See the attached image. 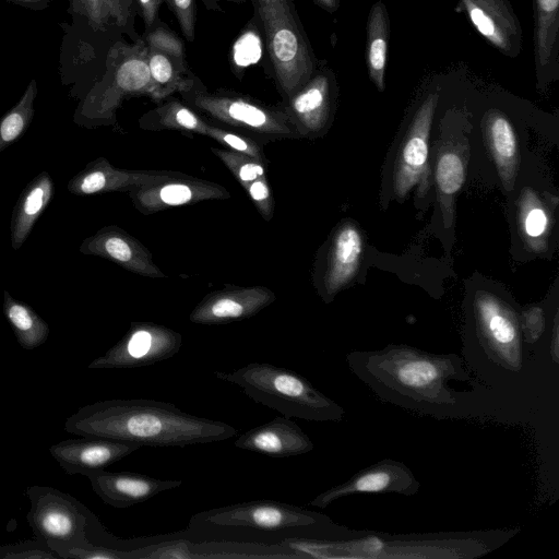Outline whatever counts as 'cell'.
<instances>
[{
    "mask_svg": "<svg viewBox=\"0 0 559 559\" xmlns=\"http://www.w3.org/2000/svg\"><path fill=\"white\" fill-rule=\"evenodd\" d=\"M350 371L381 401L439 419L464 411L466 400L449 382L471 381L456 354H431L404 344L346 355Z\"/></svg>",
    "mask_w": 559,
    "mask_h": 559,
    "instance_id": "obj_1",
    "label": "cell"
},
{
    "mask_svg": "<svg viewBox=\"0 0 559 559\" xmlns=\"http://www.w3.org/2000/svg\"><path fill=\"white\" fill-rule=\"evenodd\" d=\"M64 430L76 436L100 437L141 447H187L229 439L237 428L198 417L175 404L146 399L98 401L67 418Z\"/></svg>",
    "mask_w": 559,
    "mask_h": 559,
    "instance_id": "obj_2",
    "label": "cell"
},
{
    "mask_svg": "<svg viewBox=\"0 0 559 559\" xmlns=\"http://www.w3.org/2000/svg\"><path fill=\"white\" fill-rule=\"evenodd\" d=\"M347 531L325 514L259 499L199 512L191 516L186 530L166 535L193 542L285 547L289 539H333Z\"/></svg>",
    "mask_w": 559,
    "mask_h": 559,
    "instance_id": "obj_3",
    "label": "cell"
},
{
    "mask_svg": "<svg viewBox=\"0 0 559 559\" xmlns=\"http://www.w3.org/2000/svg\"><path fill=\"white\" fill-rule=\"evenodd\" d=\"M514 531L389 534L348 531L333 539H289L299 558L474 559L504 544Z\"/></svg>",
    "mask_w": 559,
    "mask_h": 559,
    "instance_id": "obj_4",
    "label": "cell"
},
{
    "mask_svg": "<svg viewBox=\"0 0 559 559\" xmlns=\"http://www.w3.org/2000/svg\"><path fill=\"white\" fill-rule=\"evenodd\" d=\"M214 376L240 386L255 403L277 411L284 417L313 421L343 420L344 408L319 391L308 379L285 367L251 362L231 372Z\"/></svg>",
    "mask_w": 559,
    "mask_h": 559,
    "instance_id": "obj_5",
    "label": "cell"
},
{
    "mask_svg": "<svg viewBox=\"0 0 559 559\" xmlns=\"http://www.w3.org/2000/svg\"><path fill=\"white\" fill-rule=\"evenodd\" d=\"M261 24L277 88L285 100L317 70L294 0H250Z\"/></svg>",
    "mask_w": 559,
    "mask_h": 559,
    "instance_id": "obj_6",
    "label": "cell"
},
{
    "mask_svg": "<svg viewBox=\"0 0 559 559\" xmlns=\"http://www.w3.org/2000/svg\"><path fill=\"white\" fill-rule=\"evenodd\" d=\"M179 93L190 108L221 123L270 139L298 134L283 106L272 107L225 90L210 92L193 72Z\"/></svg>",
    "mask_w": 559,
    "mask_h": 559,
    "instance_id": "obj_7",
    "label": "cell"
},
{
    "mask_svg": "<svg viewBox=\"0 0 559 559\" xmlns=\"http://www.w3.org/2000/svg\"><path fill=\"white\" fill-rule=\"evenodd\" d=\"M474 319L481 354L491 366L520 372L524 367V347L520 318L500 297L479 290L474 297Z\"/></svg>",
    "mask_w": 559,
    "mask_h": 559,
    "instance_id": "obj_8",
    "label": "cell"
},
{
    "mask_svg": "<svg viewBox=\"0 0 559 559\" xmlns=\"http://www.w3.org/2000/svg\"><path fill=\"white\" fill-rule=\"evenodd\" d=\"M31 508L26 520L35 538L51 544L74 543L86 538L93 513L73 496L49 486H28Z\"/></svg>",
    "mask_w": 559,
    "mask_h": 559,
    "instance_id": "obj_9",
    "label": "cell"
},
{
    "mask_svg": "<svg viewBox=\"0 0 559 559\" xmlns=\"http://www.w3.org/2000/svg\"><path fill=\"white\" fill-rule=\"evenodd\" d=\"M108 71L99 92L93 98L92 118L111 117L127 96L152 95L145 41L134 45L117 44L108 55Z\"/></svg>",
    "mask_w": 559,
    "mask_h": 559,
    "instance_id": "obj_10",
    "label": "cell"
},
{
    "mask_svg": "<svg viewBox=\"0 0 559 559\" xmlns=\"http://www.w3.org/2000/svg\"><path fill=\"white\" fill-rule=\"evenodd\" d=\"M181 345V334L171 329L152 322H132L123 337L87 368L145 367L171 358Z\"/></svg>",
    "mask_w": 559,
    "mask_h": 559,
    "instance_id": "obj_11",
    "label": "cell"
},
{
    "mask_svg": "<svg viewBox=\"0 0 559 559\" xmlns=\"http://www.w3.org/2000/svg\"><path fill=\"white\" fill-rule=\"evenodd\" d=\"M419 489V480L403 462L383 459L358 471L348 480L321 492L309 504L324 509L338 499L355 495L397 493L414 496Z\"/></svg>",
    "mask_w": 559,
    "mask_h": 559,
    "instance_id": "obj_12",
    "label": "cell"
},
{
    "mask_svg": "<svg viewBox=\"0 0 559 559\" xmlns=\"http://www.w3.org/2000/svg\"><path fill=\"white\" fill-rule=\"evenodd\" d=\"M439 93H430L414 115L396 160L394 192L404 198L418 185L423 195L428 187V140Z\"/></svg>",
    "mask_w": 559,
    "mask_h": 559,
    "instance_id": "obj_13",
    "label": "cell"
},
{
    "mask_svg": "<svg viewBox=\"0 0 559 559\" xmlns=\"http://www.w3.org/2000/svg\"><path fill=\"white\" fill-rule=\"evenodd\" d=\"M336 92L334 72L319 61L312 76L282 105L298 134H316L328 126Z\"/></svg>",
    "mask_w": 559,
    "mask_h": 559,
    "instance_id": "obj_14",
    "label": "cell"
},
{
    "mask_svg": "<svg viewBox=\"0 0 559 559\" xmlns=\"http://www.w3.org/2000/svg\"><path fill=\"white\" fill-rule=\"evenodd\" d=\"M144 41L152 80L151 97L162 100L180 92L192 74L181 39L167 27L157 26L146 35Z\"/></svg>",
    "mask_w": 559,
    "mask_h": 559,
    "instance_id": "obj_15",
    "label": "cell"
},
{
    "mask_svg": "<svg viewBox=\"0 0 559 559\" xmlns=\"http://www.w3.org/2000/svg\"><path fill=\"white\" fill-rule=\"evenodd\" d=\"M81 437L60 441L49 448L51 456L68 475L86 476L88 473L105 469L141 448L127 441Z\"/></svg>",
    "mask_w": 559,
    "mask_h": 559,
    "instance_id": "obj_16",
    "label": "cell"
},
{
    "mask_svg": "<svg viewBox=\"0 0 559 559\" xmlns=\"http://www.w3.org/2000/svg\"><path fill=\"white\" fill-rule=\"evenodd\" d=\"M275 299V294L262 286L219 290L205 296L189 320L198 324H226L257 314Z\"/></svg>",
    "mask_w": 559,
    "mask_h": 559,
    "instance_id": "obj_17",
    "label": "cell"
},
{
    "mask_svg": "<svg viewBox=\"0 0 559 559\" xmlns=\"http://www.w3.org/2000/svg\"><path fill=\"white\" fill-rule=\"evenodd\" d=\"M228 197V191L219 185L182 177L180 174L158 183L130 191L133 205L145 214L155 213L170 206Z\"/></svg>",
    "mask_w": 559,
    "mask_h": 559,
    "instance_id": "obj_18",
    "label": "cell"
},
{
    "mask_svg": "<svg viewBox=\"0 0 559 559\" xmlns=\"http://www.w3.org/2000/svg\"><path fill=\"white\" fill-rule=\"evenodd\" d=\"M94 492L114 508H130L142 503L159 492L178 488L182 480L159 479L132 472H108L105 469L88 473Z\"/></svg>",
    "mask_w": 559,
    "mask_h": 559,
    "instance_id": "obj_19",
    "label": "cell"
},
{
    "mask_svg": "<svg viewBox=\"0 0 559 559\" xmlns=\"http://www.w3.org/2000/svg\"><path fill=\"white\" fill-rule=\"evenodd\" d=\"M79 251L83 254L105 258L139 275L165 277L153 262L150 251L117 226L103 227L85 238Z\"/></svg>",
    "mask_w": 559,
    "mask_h": 559,
    "instance_id": "obj_20",
    "label": "cell"
},
{
    "mask_svg": "<svg viewBox=\"0 0 559 559\" xmlns=\"http://www.w3.org/2000/svg\"><path fill=\"white\" fill-rule=\"evenodd\" d=\"M173 171H131L115 168L109 162L99 157L90 162L68 182V191L74 195H92L111 191H133L158 183L174 177Z\"/></svg>",
    "mask_w": 559,
    "mask_h": 559,
    "instance_id": "obj_21",
    "label": "cell"
},
{
    "mask_svg": "<svg viewBox=\"0 0 559 559\" xmlns=\"http://www.w3.org/2000/svg\"><path fill=\"white\" fill-rule=\"evenodd\" d=\"M236 448L271 457H289L308 453L314 444L310 437L290 418L278 416L241 433Z\"/></svg>",
    "mask_w": 559,
    "mask_h": 559,
    "instance_id": "obj_22",
    "label": "cell"
},
{
    "mask_svg": "<svg viewBox=\"0 0 559 559\" xmlns=\"http://www.w3.org/2000/svg\"><path fill=\"white\" fill-rule=\"evenodd\" d=\"M534 70L544 90L559 78V0H534Z\"/></svg>",
    "mask_w": 559,
    "mask_h": 559,
    "instance_id": "obj_23",
    "label": "cell"
},
{
    "mask_svg": "<svg viewBox=\"0 0 559 559\" xmlns=\"http://www.w3.org/2000/svg\"><path fill=\"white\" fill-rule=\"evenodd\" d=\"M55 195V182L47 171H40L22 190L10 222V241L19 250L28 238L37 219Z\"/></svg>",
    "mask_w": 559,
    "mask_h": 559,
    "instance_id": "obj_24",
    "label": "cell"
},
{
    "mask_svg": "<svg viewBox=\"0 0 559 559\" xmlns=\"http://www.w3.org/2000/svg\"><path fill=\"white\" fill-rule=\"evenodd\" d=\"M362 252L360 233L353 224L343 225L335 234L328 254L323 284L326 296H334L357 273Z\"/></svg>",
    "mask_w": 559,
    "mask_h": 559,
    "instance_id": "obj_25",
    "label": "cell"
},
{
    "mask_svg": "<svg viewBox=\"0 0 559 559\" xmlns=\"http://www.w3.org/2000/svg\"><path fill=\"white\" fill-rule=\"evenodd\" d=\"M484 130L501 181L507 190H511L519 163L518 142L513 127L502 112L493 110L486 116Z\"/></svg>",
    "mask_w": 559,
    "mask_h": 559,
    "instance_id": "obj_26",
    "label": "cell"
},
{
    "mask_svg": "<svg viewBox=\"0 0 559 559\" xmlns=\"http://www.w3.org/2000/svg\"><path fill=\"white\" fill-rule=\"evenodd\" d=\"M390 22L385 4H372L367 21L366 66L370 81L378 91L385 88V69Z\"/></svg>",
    "mask_w": 559,
    "mask_h": 559,
    "instance_id": "obj_27",
    "label": "cell"
},
{
    "mask_svg": "<svg viewBox=\"0 0 559 559\" xmlns=\"http://www.w3.org/2000/svg\"><path fill=\"white\" fill-rule=\"evenodd\" d=\"M3 313L17 343L24 349H35L49 335L47 322L27 304L15 299L9 292L3 293Z\"/></svg>",
    "mask_w": 559,
    "mask_h": 559,
    "instance_id": "obj_28",
    "label": "cell"
},
{
    "mask_svg": "<svg viewBox=\"0 0 559 559\" xmlns=\"http://www.w3.org/2000/svg\"><path fill=\"white\" fill-rule=\"evenodd\" d=\"M140 126L144 129H173L205 135L210 124L186 103L171 98L143 115Z\"/></svg>",
    "mask_w": 559,
    "mask_h": 559,
    "instance_id": "obj_29",
    "label": "cell"
},
{
    "mask_svg": "<svg viewBox=\"0 0 559 559\" xmlns=\"http://www.w3.org/2000/svg\"><path fill=\"white\" fill-rule=\"evenodd\" d=\"M519 223L528 247L535 252L544 251L547 247L551 221L544 203L528 188L523 189L520 194Z\"/></svg>",
    "mask_w": 559,
    "mask_h": 559,
    "instance_id": "obj_30",
    "label": "cell"
},
{
    "mask_svg": "<svg viewBox=\"0 0 559 559\" xmlns=\"http://www.w3.org/2000/svg\"><path fill=\"white\" fill-rule=\"evenodd\" d=\"M459 7L467 14L474 27L503 55L515 58L522 41L515 39L501 23L474 0H459Z\"/></svg>",
    "mask_w": 559,
    "mask_h": 559,
    "instance_id": "obj_31",
    "label": "cell"
},
{
    "mask_svg": "<svg viewBox=\"0 0 559 559\" xmlns=\"http://www.w3.org/2000/svg\"><path fill=\"white\" fill-rule=\"evenodd\" d=\"M465 180L464 162L454 151L443 152L436 164V181L447 227L452 219V199L462 188Z\"/></svg>",
    "mask_w": 559,
    "mask_h": 559,
    "instance_id": "obj_32",
    "label": "cell"
},
{
    "mask_svg": "<svg viewBox=\"0 0 559 559\" xmlns=\"http://www.w3.org/2000/svg\"><path fill=\"white\" fill-rule=\"evenodd\" d=\"M37 87L33 80L19 103L0 119V153L16 142L28 129L34 116Z\"/></svg>",
    "mask_w": 559,
    "mask_h": 559,
    "instance_id": "obj_33",
    "label": "cell"
},
{
    "mask_svg": "<svg viewBox=\"0 0 559 559\" xmlns=\"http://www.w3.org/2000/svg\"><path fill=\"white\" fill-rule=\"evenodd\" d=\"M211 151L226 165L240 185L265 176V162L233 150L212 147Z\"/></svg>",
    "mask_w": 559,
    "mask_h": 559,
    "instance_id": "obj_34",
    "label": "cell"
},
{
    "mask_svg": "<svg viewBox=\"0 0 559 559\" xmlns=\"http://www.w3.org/2000/svg\"><path fill=\"white\" fill-rule=\"evenodd\" d=\"M61 559H126L127 550L94 544L88 538L74 543L49 545Z\"/></svg>",
    "mask_w": 559,
    "mask_h": 559,
    "instance_id": "obj_35",
    "label": "cell"
},
{
    "mask_svg": "<svg viewBox=\"0 0 559 559\" xmlns=\"http://www.w3.org/2000/svg\"><path fill=\"white\" fill-rule=\"evenodd\" d=\"M0 559H60L45 542L37 538L0 546Z\"/></svg>",
    "mask_w": 559,
    "mask_h": 559,
    "instance_id": "obj_36",
    "label": "cell"
},
{
    "mask_svg": "<svg viewBox=\"0 0 559 559\" xmlns=\"http://www.w3.org/2000/svg\"><path fill=\"white\" fill-rule=\"evenodd\" d=\"M205 135L227 145L233 151L265 160L259 144L249 136L237 134L211 124L209 126Z\"/></svg>",
    "mask_w": 559,
    "mask_h": 559,
    "instance_id": "obj_37",
    "label": "cell"
},
{
    "mask_svg": "<svg viewBox=\"0 0 559 559\" xmlns=\"http://www.w3.org/2000/svg\"><path fill=\"white\" fill-rule=\"evenodd\" d=\"M211 10H221L213 0H202ZM168 7L176 14L177 21L185 38L193 41L195 37V2L194 0H168Z\"/></svg>",
    "mask_w": 559,
    "mask_h": 559,
    "instance_id": "obj_38",
    "label": "cell"
},
{
    "mask_svg": "<svg viewBox=\"0 0 559 559\" xmlns=\"http://www.w3.org/2000/svg\"><path fill=\"white\" fill-rule=\"evenodd\" d=\"M474 1L492 14L515 39L522 41L520 22L509 0Z\"/></svg>",
    "mask_w": 559,
    "mask_h": 559,
    "instance_id": "obj_39",
    "label": "cell"
},
{
    "mask_svg": "<svg viewBox=\"0 0 559 559\" xmlns=\"http://www.w3.org/2000/svg\"><path fill=\"white\" fill-rule=\"evenodd\" d=\"M253 201L257 210L265 221H270L274 213V203L267 185L266 176L241 185Z\"/></svg>",
    "mask_w": 559,
    "mask_h": 559,
    "instance_id": "obj_40",
    "label": "cell"
},
{
    "mask_svg": "<svg viewBox=\"0 0 559 559\" xmlns=\"http://www.w3.org/2000/svg\"><path fill=\"white\" fill-rule=\"evenodd\" d=\"M523 340L533 344L542 336L545 331V314L539 307H530L525 309L520 319Z\"/></svg>",
    "mask_w": 559,
    "mask_h": 559,
    "instance_id": "obj_41",
    "label": "cell"
},
{
    "mask_svg": "<svg viewBox=\"0 0 559 559\" xmlns=\"http://www.w3.org/2000/svg\"><path fill=\"white\" fill-rule=\"evenodd\" d=\"M98 12L103 22L108 17L115 19L119 25H124L129 19L130 0H96Z\"/></svg>",
    "mask_w": 559,
    "mask_h": 559,
    "instance_id": "obj_42",
    "label": "cell"
},
{
    "mask_svg": "<svg viewBox=\"0 0 559 559\" xmlns=\"http://www.w3.org/2000/svg\"><path fill=\"white\" fill-rule=\"evenodd\" d=\"M145 26L150 29L157 17V11L164 0H138Z\"/></svg>",
    "mask_w": 559,
    "mask_h": 559,
    "instance_id": "obj_43",
    "label": "cell"
},
{
    "mask_svg": "<svg viewBox=\"0 0 559 559\" xmlns=\"http://www.w3.org/2000/svg\"><path fill=\"white\" fill-rule=\"evenodd\" d=\"M79 1L81 3L82 8L85 10V13L88 16L91 23L95 26H102L104 24V22L98 12L96 0H79Z\"/></svg>",
    "mask_w": 559,
    "mask_h": 559,
    "instance_id": "obj_44",
    "label": "cell"
},
{
    "mask_svg": "<svg viewBox=\"0 0 559 559\" xmlns=\"http://www.w3.org/2000/svg\"><path fill=\"white\" fill-rule=\"evenodd\" d=\"M559 337H558V313H556L554 319V329H552V341L550 345V356L555 364L559 361Z\"/></svg>",
    "mask_w": 559,
    "mask_h": 559,
    "instance_id": "obj_45",
    "label": "cell"
},
{
    "mask_svg": "<svg viewBox=\"0 0 559 559\" xmlns=\"http://www.w3.org/2000/svg\"><path fill=\"white\" fill-rule=\"evenodd\" d=\"M323 10L333 13L340 8V0H313Z\"/></svg>",
    "mask_w": 559,
    "mask_h": 559,
    "instance_id": "obj_46",
    "label": "cell"
},
{
    "mask_svg": "<svg viewBox=\"0 0 559 559\" xmlns=\"http://www.w3.org/2000/svg\"><path fill=\"white\" fill-rule=\"evenodd\" d=\"M215 3L218 4V1H227V2H234V3H243V2H247V1H250V0H213Z\"/></svg>",
    "mask_w": 559,
    "mask_h": 559,
    "instance_id": "obj_47",
    "label": "cell"
},
{
    "mask_svg": "<svg viewBox=\"0 0 559 559\" xmlns=\"http://www.w3.org/2000/svg\"><path fill=\"white\" fill-rule=\"evenodd\" d=\"M27 1H31V0H27Z\"/></svg>",
    "mask_w": 559,
    "mask_h": 559,
    "instance_id": "obj_48",
    "label": "cell"
},
{
    "mask_svg": "<svg viewBox=\"0 0 559 559\" xmlns=\"http://www.w3.org/2000/svg\"><path fill=\"white\" fill-rule=\"evenodd\" d=\"M166 1H168V0H166Z\"/></svg>",
    "mask_w": 559,
    "mask_h": 559,
    "instance_id": "obj_49",
    "label": "cell"
}]
</instances>
